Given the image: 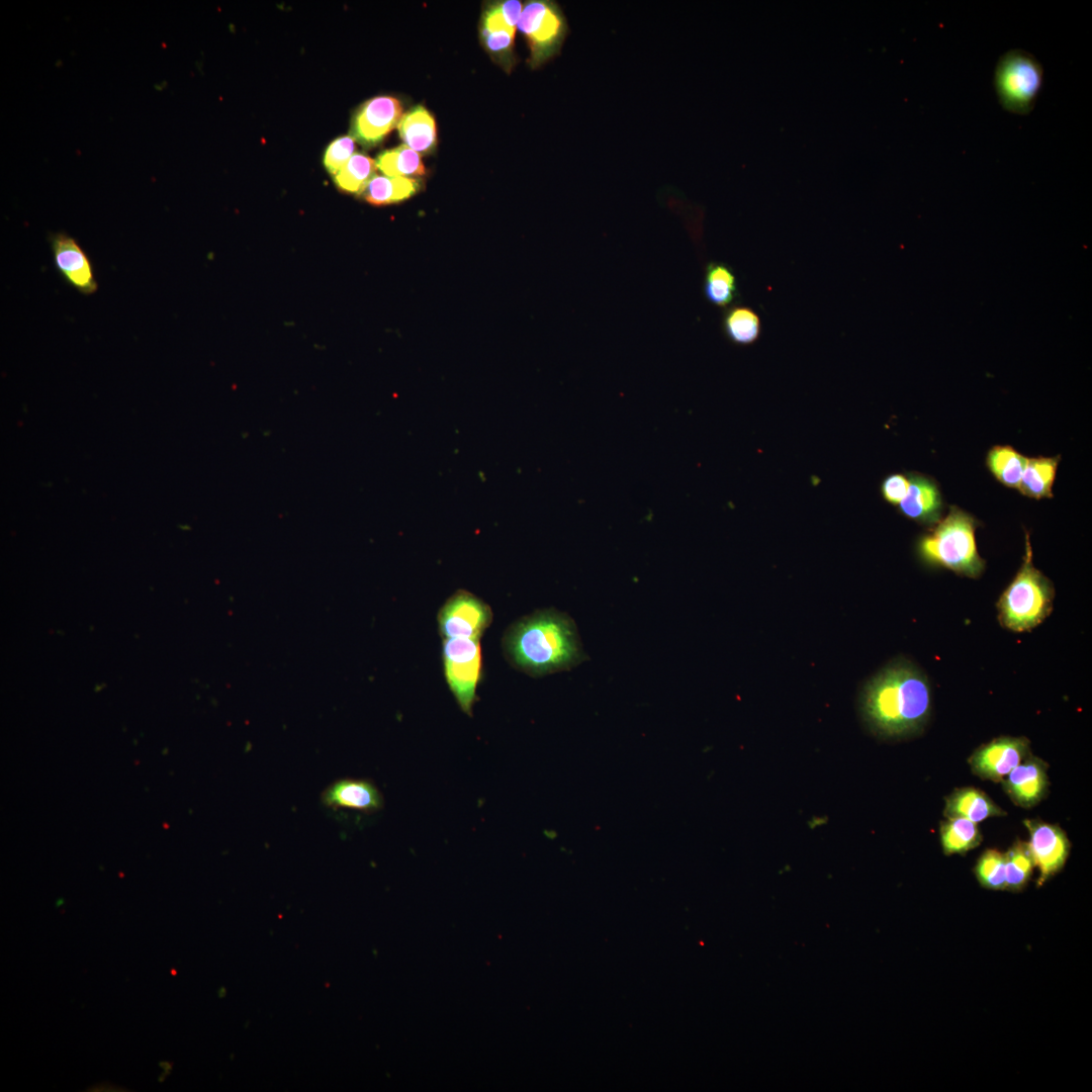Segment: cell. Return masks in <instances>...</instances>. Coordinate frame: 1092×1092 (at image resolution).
<instances>
[{"label":"cell","instance_id":"obj_1","mask_svg":"<svg viewBox=\"0 0 1092 1092\" xmlns=\"http://www.w3.org/2000/svg\"><path fill=\"white\" fill-rule=\"evenodd\" d=\"M931 689L926 675L907 661L894 662L864 686L860 713L870 730L883 738L917 734L931 713Z\"/></svg>","mask_w":1092,"mask_h":1092},{"label":"cell","instance_id":"obj_2","mask_svg":"<svg viewBox=\"0 0 1092 1092\" xmlns=\"http://www.w3.org/2000/svg\"><path fill=\"white\" fill-rule=\"evenodd\" d=\"M503 650L517 669L542 676L568 670L585 658L572 619L554 609L540 610L509 627Z\"/></svg>","mask_w":1092,"mask_h":1092},{"label":"cell","instance_id":"obj_3","mask_svg":"<svg viewBox=\"0 0 1092 1092\" xmlns=\"http://www.w3.org/2000/svg\"><path fill=\"white\" fill-rule=\"evenodd\" d=\"M977 526L972 515L950 507L948 514L919 540L920 558L928 565L944 567L959 575L979 577L985 569V561L977 549Z\"/></svg>","mask_w":1092,"mask_h":1092},{"label":"cell","instance_id":"obj_4","mask_svg":"<svg viewBox=\"0 0 1092 1092\" xmlns=\"http://www.w3.org/2000/svg\"><path fill=\"white\" fill-rule=\"evenodd\" d=\"M1054 598L1052 581L1033 565L1029 536L1026 534L1022 564L997 603L998 620L1010 631H1029L1051 614Z\"/></svg>","mask_w":1092,"mask_h":1092},{"label":"cell","instance_id":"obj_5","mask_svg":"<svg viewBox=\"0 0 1092 1092\" xmlns=\"http://www.w3.org/2000/svg\"><path fill=\"white\" fill-rule=\"evenodd\" d=\"M1043 68L1030 53L1014 49L1004 53L994 70V88L1000 105L1025 115L1034 107L1042 86Z\"/></svg>","mask_w":1092,"mask_h":1092},{"label":"cell","instance_id":"obj_6","mask_svg":"<svg viewBox=\"0 0 1092 1092\" xmlns=\"http://www.w3.org/2000/svg\"><path fill=\"white\" fill-rule=\"evenodd\" d=\"M518 28L530 50L529 65L537 68L558 54L567 33V23L558 4L530 0L523 5Z\"/></svg>","mask_w":1092,"mask_h":1092},{"label":"cell","instance_id":"obj_7","mask_svg":"<svg viewBox=\"0 0 1092 1092\" xmlns=\"http://www.w3.org/2000/svg\"><path fill=\"white\" fill-rule=\"evenodd\" d=\"M480 639H443V665L446 682L459 708L472 715L476 691L482 677Z\"/></svg>","mask_w":1092,"mask_h":1092},{"label":"cell","instance_id":"obj_8","mask_svg":"<svg viewBox=\"0 0 1092 1092\" xmlns=\"http://www.w3.org/2000/svg\"><path fill=\"white\" fill-rule=\"evenodd\" d=\"M437 621L442 639H480L492 621V612L479 598L458 590L440 609Z\"/></svg>","mask_w":1092,"mask_h":1092},{"label":"cell","instance_id":"obj_9","mask_svg":"<svg viewBox=\"0 0 1092 1092\" xmlns=\"http://www.w3.org/2000/svg\"><path fill=\"white\" fill-rule=\"evenodd\" d=\"M1023 824L1029 833L1027 843L1034 866L1039 871L1036 886L1041 887L1065 867L1071 842L1058 824L1040 819H1025Z\"/></svg>","mask_w":1092,"mask_h":1092},{"label":"cell","instance_id":"obj_10","mask_svg":"<svg viewBox=\"0 0 1092 1092\" xmlns=\"http://www.w3.org/2000/svg\"><path fill=\"white\" fill-rule=\"evenodd\" d=\"M1030 753L1026 737L1000 736L979 746L968 762L981 780L999 783Z\"/></svg>","mask_w":1092,"mask_h":1092},{"label":"cell","instance_id":"obj_11","mask_svg":"<svg viewBox=\"0 0 1092 1092\" xmlns=\"http://www.w3.org/2000/svg\"><path fill=\"white\" fill-rule=\"evenodd\" d=\"M56 270L62 279L84 295L97 291L93 265L78 241L66 233L49 236Z\"/></svg>","mask_w":1092,"mask_h":1092},{"label":"cell","instance_id":"obj_12","mask_svg":"<svg viewBox=\"0 0 1092 1092\" xmlns=\"http://www.w3.org/2000/svg\"><path fill=\"white\" fill-rule=\"evenodd\" d=\"M523 4L506 0L489 5L482 15L481 38L485 49L508 64L513 62V48Z\"/></svg>","mask_w":1092,"mask_h":1092},{"label":"cell","instance_id":"obj_13","mask_svg":"<svg viewBox=\"0 0 1092 1092\" xmlns=\"http://www.w3.org/2000/svg\"><path fill=\"white\" fill-rule=\"evenodd\" d=\"M402 117L400 102L391 96H377L366 101L356 112L352 132L365 147H373L398 125Z\"/></svg>","mask_w":1092,"mask_h":1092},{"label":"cell","instance_id":"obj_14","mask_svg":"<svg viewBox=\"0 0 1092 1092\" xmlns=\"http://www.w3.org/2000/svg\"><path fill=\"white\" fill-rule=\"evenodd\" d=\"M1049 764L1030 753L1000 783L1012 803L1031 808L1040 803L1049 793Z\"/></svg>","mask_w":1092,"mask_h":1092},{"label":"cell","instance_id":"obj_15","mask_svg":"<svg viewBox=\"0 0 1092 1092\" xmlns=\"http://www.w3.org/2000/svg\"><path fill=\"white\" fill-rule=\"evenodd\" d=\"M323 805L333 810L371 814L383 808L384 800L377 786L367 779L344 778L333 782L322 793Z\"/></svg>","mask_w":1092,"mask_h":1092},{"label":"cell","instance_id":"obj_16","mask_svg":"<svg viewBox=\"0 0 1092 1092\" xmlns=\"http://www.w3.org/2000/svg\"><path fill=\"white\" fill-rule=\"evenodd\" d=\"M900 513L922 525H935L943 510L941 493L935 481L915 473L909 476V488L898 505Z\"/></svg>","mask_w":1092,"mask_h":1092},{"label":"cell","instance_id":"obj_17","mask_svg":"<svg viewBox=\"0 0 1092 1092\" xmlns=\"http://www.w3.org/2000/svg\"><path fill=\"white\" fill-rule=\"evenodd\" d=\"M944 801V818H965L978 824L992 817L1006 815L985 792L974 787L958 788Z\"/></svg>","mask_w":1092,"mask_h":1092},{"label":"cell","instance_id":"obj_18","mask_svg":"<svg viewBox=\"0 0 1092 1092\" xmlns=\"http://www.w3.org/2000/svg\"><path fill=\"white\" fill-rule=\"evenodd\" d=\"M397 126L404 146L415 152L427 154L436 146V122L425 107L417 106L402 115Z\"/></svg>","mask_w":1092,"mask_h":1092},{"label":"cell","instance_id":"obj_19","mask_svg":"<svg viewBox=\"0 0 1092 1092\" xmlns=\"http://www.w3.org/2000/svg\"><path fill=\"white\" fill-rule=\"evenodd\" d=\"M1061 456L1027 458L1018 490L1035 499L1053 497V484Z\"/></svg>","mask_w":1092,"mask_h":1092},{"label":"cell","instance_id":"obj_20","mask_svg":"<svg viewBox=\"0 0 1092 1092\" xmlns=\"http://www.w3.org/2000/svg\"><path fill=\"white\" fill-rule=\"evenodd\" d=\"M940 844L944 854H966L982 842L977 823L965 818H945L939 825Z\"/></svg>","mask_w":1092,"mask_h":1092},{"label":"cell","instance_id":"obj_21","mask_svg":"<svg viewBox=\"0 0 1092 1092\" xmlns=\"http://www.w3.org/2000/svg\"><path fill=\"white\" fill-rule=\"evenodd\" d=\"M419 190V182L407 177L374 175L363 191L373 205H384L410 198Z\"/></svg>","mask_w":1092,"mask_h":1092},{"label":"cell","instance_id":"obj_22","mask_svg":"<svg viewBox=\"0 0 1092 1092\" xmlns=\"http://www.w3.org/2000/svg\"><path fill=\"white\" fill-rule=\"evenodd\" d=\"M1027 458L1008 445L992 447L986 457V465L993 476L1003 485L1017 488Z\"/></svg>","mask_w":1092,"mask_h":1092},{"label":"cell","instance_id":"obj_23","mask_svg":"<svg viewBox=\"0 0 1092 1092\" xmlns=\"http://www.w3.org/2000/svg\"><path fill=\"white\" fill-rule=\"evenodd\" d=\"M703 291L706 299L716 306L732 303L737 296V280L731 267L722 262H710L705 270Z\"/></svg>","mask_w":1092,"mask_h":1092},{"label":"cell","instance_id":"obj_24","mask_svg":"<svg viewBox=\"0 0 1092 1092\" xmlns=\"http://www.w3.org/2000/svg\"><path fill=\"white\" fill-rule=\"evenodd\" d=\"M723 331L734 344L749 345L760 335V318L747 306H734L723 316Z\"/></svg>","mask_w":1092,"mask_h":1092},{"label":"cell","instance_id":"obj_25","mask_svg":"<svg viewBox=\"0 0 1092 1092\" xmlns=\"http://www.w3.org/2000/svg\"><path fill=\"white\" fill-rule=\"evenodd\" d=\"M1006 868L1005 890L1020 892L1028 884L1035 868L1028 843L1017 839L1004 853Z\"/></svg>","mask_w":1092,"mask_h":1092},{"label":"cell","instance_id":"obj_26","mask_svg":"<svg viewBox=\"0 0 1092 1092\" xmlns=\"http://www.w3.org/2000/svg\"><path fill=\"white\" fill-rule=\"evenodd\" d=\"M375 163L377 169L391 177L408 178L426 172L420 154L404 145L382 152Z\"/></svg>","mask_w":1092,"mask_h":1092},{"label":"cell","instance_id":"obj_27","mask_svg":"<svg viewBox=\"0 0 1092 1092\" xmlns=\"http://www.w3.org/2000/svg\"><path fill=\"white\" fill-rule=\"evenodd\" d=\"M376 163L366 155L354 154L334 175L339 189L349 193H361L374 176Z\"/></svg>","mask_w":1092,"mask_h":1092},{"label":"cell","instance_id":"obj_28","mask_svg":"<svg viewBox=\"0 0 1092 1092\" xmlns=\"http://www.w3.org/2000/svg\"><path fill=\"white\" fill-rule=\"evenodd\" d=\"M979 884L989 890H1005V856L1001 851L988 848L978 858L974 868Z\"/></svg>","mask_w":1092,"mask_h":1092},{"label":"cell","instance_id":"obj_29","mask_svg":"<svg viewBox=\"0 0 1092 1092\" xmlns=\"http://www.w3.org/2000/svg\"><path fill=\"white\" fill-rule=\"evenodd\" d=\"M354 151L355 140L352 136H341L332 142L324 157V164L327 170L332 175H336L354 155Z\"/></svg>","mask_w":1092,"mask_h":1092},{"label":"cell","instance_id":"obj_30","mask_svg":"<svg viewBox=\"0 0 1092 1092\" xmlns=\"http://www.w3.org/2000/svg\"><path fill=\"white\" fill-rule=\"evenodd\" d=\"M909 488V477L903 474H891L882 482L881 491L885 500L899 505Z\"/></svg>","mask_w":1092,"mask_h":1092}]
</instances>
